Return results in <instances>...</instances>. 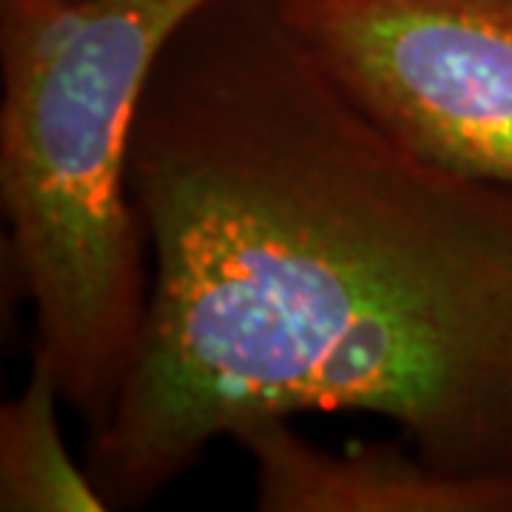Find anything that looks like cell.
<instances>
[{"instance_id":"obj_1","label":"cell","mask_w":512,"mask_h":512,"mask_svg":"<svg viewBox=\"0 0 512 512\" xmlns=\"http://www.w3.org/2000/svg\"><path fill=\"white\" fill-rule=\"evenodd\" d=\"M146 319L83 464L151 504L265 416L370 413L453 473H512V185L367 114L279 0H211L134 111Z\"/></svg>"},{"instance_id":"obj_2","label":"cell","mask_w":512,"mask_h":512,"mask_svg":"<svg viewBox=\"0 0 512 512\" xmlns=\"http://www.w3.org/2000/svg\"><path fill=\"white\" fill-rule=\"evenodd\" d=\"M205 3L0 0V200L32 353L86 433L109 419L146 319V237L126 191L134 111Z\"/></svg>"},{"instance_id":"obj_3","label":"cell","mask_w":512,"mask_h":512,"mask_svg":"<svg viewBox=\"0 0 512 512\" xmlns=\"http://www.w3.org/2000/svg\"><path fill=\"white\" fill-rule=\"evenodd\" d=\"M328 72L399 143L512 185V0H279Z\"/></svg>"},{"instance_id":"obj_4","label":"cell","mask_w":512,"mask_h":512,"mask_svg":"<svg viewBox=\"0 0 512 512\" xmlns=\"http://www.w3.org/2000/svg\"><path fill=\"white\" fill-rule=\"evenodd\" d=\"M234 441L254 464L262 512H512V473H453L404 439L325 450L265 416Z\"/></svg>"},{"instance_id":"obj_5","label":"cell","mask_w":512,"mask_h":512,"mask_svg":"<svg viewBox=\"0 0 512 512\" xmlns=\"http://www.w3.org/2000/svg\"><path fill=\"white\" fill-rule=\"evenodd\" d=\"M63 393L52 365L32 353L29 379L0 410V510L106 512L109 504L77 464L60 430Z\"/></svg>"}]
</instances>
